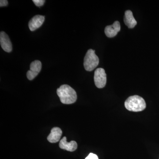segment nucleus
<instances>
[{"mask_svg": "<svg viewBox=\"0 0 159 159\" xmlns=\"http://www.w3.org/2000/svg\"><path fill=\"white\" fill-rule=\"evenodd\" d=\"M120 23L118 21H116L112 25L106 27L104 32L107 37L113 38L116 36L118 32L120 31Z\"/></svg>", "mask_w": 159, "mask_h": 159, "instance_id": "6e6552de", "label": "nucleus"}, {"mask_svg": "<svg viewBox=\"0 0 159 159\" xmlns=\"http://www.w3.org/2000/svg\"><path fill=\"white\" fill-rule=\"evenodd\" d=\"M124 21L125 25L129 29H133L137 24V21L134 18L132 12L129 10L125 11Z\"/></svg>", "mask_w": 159, "mask_h": 159, "instance_id": "9b49d317", "label": "nucleus"}, {"mask_svg": "<svg viewBox=\"0 0 159 159\" xmlns=\"http://www.w3.org/2000/svg\"><path fill=\"white\" fill-rule=\"evenodd\" d=\"M57 93L61 102L63 104H72L76 102L77 99L76 91L67 84L61 86L57 89Z\"/></svg>", "mask_w": 159, "mask_h": 159, "instance_id": "f257e3e1", "label": "nucleus"}, {"mask_svg": "<svg viewBox=\"0 0 159 159\" xmlns=\"http://www.w3.org/2000/svg\"><path fill=\"white\" fill-rule=\"evenodd\" d=\"M99 63V57L95 54V51L89 49L87 52L84 61V66L86 70L93 71Z\"/></svg>", "mask_w": 159, "mask_h": 159, "instance_id": "7ed1b4c3", "label": "nucleus"}, {"mask_svg": "<svg viewBox=\"0 0 159 159\" xmlns=\"http://www.w3.org/2000/svg\"><path fill=\"white\" fill-rule=\"evenodd\" d=\"M42 68L41 62L39 60H35L31 63L30 70L27 73V78L29 80L34 79L38 75Z\"/></svg>", "mask_w": 159, "mask_h": 159, "instance_id": "39448f33", "label": "nucleus"}, {"mask_svg": "<svg viewBox=\"0 0 159 159\" xmlns=\"http://www.w3.org/2000/svg\"><path fill=\"white\" fill-rule=\"evenodd\" d=\"M0 44L1 47L6 52H11L12 50V44L10 39L4 31H2L0 33Z\"/></svg>", "mask_w": 159, "mask_h": 159, "instance_id": "423d86ee", "label": "nucleus"}, {"mask_svg": "<svg viewBox=\"0 0 159 159\" xmlns=\"http://www.w3.org/2000/svg\"><path fill=\"white\" fill-rule=\"evenodd\" d=\"M62 134V130L60 128L57 127H54L51 129V133L48 137V141L51 143H56L59 141Z\"/></svg>", "mask_w": 159, "mask_h": 159, "instance_id": "9d476101", "label": "nucleus"}, {"mask_svg": "<svg viewBox=\"0 0 159 159\" xmlns=\"http://www.w3.org/2000/svg\"><path fill=\"white\" fill-rule=\"evenodd\" d=\"M146 106L144 99L137 95L129 97L125 102V108L131 111H141L145 109Z\"/></svg>", "mask_w": 159, "mask_h": 159, "instance_id": "f03ea898", "label": "nucleus"}, {"mask_svg": "<svg viewBox=\"0 0 159 159\" xmlns=\"http://www.w3.org/2000/svg\"><path fill=\"white\" fill-rule=\"evenodd\" d=\"M33 2L35 4V6L37 7H41L42 6L45 2L44 0H33Z\"/></svg>", "mask_w": 159, "mask_h": 159, "instance_id": "f8f14e48", "label": "nucleus"}, {"mask_svg": "<svg viewBox=\"0 0 159 159\" xmlns=\"http://www.w3.org/2000/svg\"><path fill=\"white\" fill-rule=\"evenodd\" d=\"M45 20V17L43 16L38 15L34 16V17L29 21V29L31 31H34L40 28L43 24Z\"/></svg>", "mask_w": 159, "mask_h": 159, "instance_id": "0eeeda50", "label": "nucleus"}, {"mask_svg": "<svg viewBox=\"0 0 159 159\" xmlns=\"http://www.w3.org/2000/svg\"><path fill=\"white\" fill-rule=\"evenodd\" d=\"M60 148L63 149L70 152H74L76 150L77 148V142L74 141L68 142L66 141V137H64L59 142Z\"/></svg>", "mask_w": 159, "mask_h": 159, "instance_id": "1a4fd4ad", "label": "nucleus"}, {"mask_svg": "<svg viewBox=\"0 0 159 159\" xmlns=\"http://www.w3.org/2000/svg\"><path fill=\"white\" fill-rule=\"evenodd\" d=\"M85 159H99L97 155L93 153H90Z\"/></svg>", "mask_w": 159, "mask_h": 159, "instance_id": "ddd939ff", "label": "nucleus"}, {"mask_svg": "<svg viewBox=\"0 0 159 159\" xmlns=\"http://www.w3.org/2000/svg\"><path fill=\"white\" fill-rule=\"evenodd\" d=\"M8 4V2L7 0H1L0 1V6L1 7L7 6Z\"/></svg>", "mask_w": 159, "mask_h": 159, "instance_id": "4468645a", "label": "nucleus"}, {"mask_svg": "<svg viewBox=\"0 0 159 159\" xmlns=\"http://www.w3.org/2000/svg\"><path fill=\"white\" fill-rule=\"evenodd\" d=\"M94 82L97 88H103L107 83V75L104 69L98 68L94 73Z\"/></svg>", "mask_w": 159, "mask_h": 159, "instance_id": "20e7f679", "label": "nucleus"}]
</instances>
